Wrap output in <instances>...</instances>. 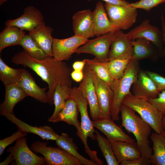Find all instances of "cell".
Returning <instances> with one entry per match:
<instances>
[{
  "label": "cell",
  "mask_w": 165,
  "mask_h": 165,
  "mask_svg": "<svg viewBox=\"0 0 165 165\" xmlns=\"http://www.w3.org/2000/svg\"><path fill=\"white\" fill-rule=\"evenodd\" d=\"M5 116L9 120L16 125L18 130L23 133H31L38 135L43 140H56L59 135L51 127L47 126H32L20 120L14 114H8Z\"/></svg>",
  "instance_id": "ac0fdd59"
},
{
  "label": "cell",
  "mask_w": 165,
  "mask_h": 165,
  "mask_svg": "<svg viewBox=\"0 0 165 165\" xmlns=\"http://www.w3.org/2000/svg\"><path fill=\"white\" fill-rule=\"evenodd\" d=\"M27 133H23L18 131L14 132L10 136L0 140V156H1L4 152L5 148L8 146L12 144L19 138L26 137Z\"/></svg>",
  "instance_id": "8d00e7d4"
},
{
  "label": "cell",
  "mask_w": 165,
  "mask_h": 165,
  "mask_svg": "<svg viewBox=\"0 0 165 165\" xmlns=\"http://www.w3.org/2000/svg\"><path fill=\"white\" fill-rule=\"evenodd\" d=\"M46 141H36L31 145V149L35 154L39 153L44 158L47 165H82L79 161L58 147L47 146Z\"/></svg>",
  "instance_id": "5b68a950"
},
{
  "label": "cell",
  "mask_w": 165,
  "mask_h": 165,
  "mask_svg": "<svg viewBox=\"0 0 165 165\" xmlns=\"http://www.w3.org/2000/svg\"><path fill=\"white\" fill-rule=\"evenodd\" d=\"M6 151L14 157L16 165H44L46 164L43 157L37 156L27 144L25 137L16 141L15 145L8 148Z\"/></svg>",
  "instance_id": "ba28073f"
},
{
  "label": "cell",
  "mask_w": 165,
  "mask_h": 165,
  "mask_svg": "<svg viewBox=\"0 0 165 165\" xmlns=\"http://www.w3.org/2000/svg\"><path fill=\"white\" fill-rule=\"evenodd\" d=\"M56 144L78 159L82 164L97 165L95 162L84 157L78 152V148L73 138L65 133H62L56 140Z\"/></svg>",
  "instance_id": "4316f807"
},
{
  "label": "cell",
  "mask_w": 165,
  "mask_h": 165,
  "mask_svg": "<svg viewBox=\"0 0 165 165\" xmlns=\"http://www.w3.org/2000/svg\"><path fill=\"white\" fill-rule=\"evenodd\" d=\"M88 40V38L75 35L64 39L54 38L52 45L53 57L61 61H68L78 48Z\"/></svg>",
  "instance_id": "30bf717a"
},
{
  "label": "cell",
  "mask_w": 165,
  "mask_h": 165,
  "mask_svg": "<svg viewBox=\"0 0 165 165\" xmlns=\"http://www.w3.org/2000/svg\"><path fill=\"white\" fill-rule=\"evenodd\" d=\"M161 30L163 39L165 45V21L163 14L161 16Z\"/></svg>",
  "instance_id": "ee69618b"
},
{
  "label": "cell",
  "mask_w": 165,
  "mask_h": 165,
  "mask_svg": "<svg viewBox=\"0 0 165 165\" xmlns=\"http://www.w3.org/2000/svg\"><path fill=\"white\" fill-rule=\"evenodd\" d=\"M86 60V63L91 71L101 80L110 85L113 80L109 75L105 62L98 61L95 58Z\"/></svg>",
  "instance_id": "e575fe53"
},
{
  "label": "cell",
  "mask_w": 165,
  "mask_h": 165,
  "mask_svg": "<svg viewBox=\"0 0 165 165\" xmlns=\"http://www.w3.org/2000/svg\"><path fill=\"white\" fill-rule=\"evenodd\" d=\"M24 31L13 26H6L0 33V53L9 46L20 45Z\"/></svg>",
  "instance_id": "484cf974"
},
{
  "label": "cell",
  "mask_w": 165,
  "mask_h": 165,
  "mask_svg": "<svg viewBox=\"0 0 165 165\" xmlns=\"http://www.w3.org/2000/svg\"><path fill=\"white\" fill-rule=\"evenodd\" d=\"M114 155L119 164L122 162L134 160L141 156L136 142L109 140Z\"/></svg>",
  "instance_id": "cb8c5ba5"
},
{
  "label": "cell",
  "mask_w": 165,
  "mask_h": 165,
  "mask_svg": "<svg viewBox=\"0 0 165 165\" xmlns=\"http://www.w3.org/2000/svg\"><path fill=\"white\" fill-rule=\"evenodd\" d=\"M162 126L163 131V133L165 134V116H164L163 117L162 120Z\"/></svg>",
  "instance_id": "bcb514c9"
},
{
  "label": "cell",
  "mask_w": 165,
  "mask_h": 165,
  "mask_svg": "<svg viewBox=\"0 0 165 165\" xmlns=\"http://www.w3.org/2000/svg\"><path fill=\"white\" fill-rule=\"evenodd\" d=\"M14 160L13 156L9 153L7 158L3 161L0 163V165H8L11 162Z\"/></svg>",
  "instance_id": "f6af8a7d"
},
{
  "label": "cell",
  "mask_w": 165,
  "mask_h": 165,
  "mask_svg": "<svg viewBox=\"0 0 165 165\" xmlns=\"http://www.w3.org/2000/svg\"><path fill=\"white\" fill-rule=\"evenodd\" d=\"M104 7L110 21L119 30L128 29L136 21L137 9L130 4L124 6L105 3Z\"/></svg>",
  "instance_id": "8992f818"
},
{
  "label": "cell",
  "mask_w": 165,
  "mask_h": 165,
  "mask_svg": "<svg viewBox=\"0 0 165 165\" xmlns=\"http://www.w3.org/2000/svg\"><path fill=\"white\" fill-rule=\"evenodd\" d=\"M71 77L76 82H80L82 81L83 78V71L74 70L71 73Z\"/></svg>",
  "instance_id": "60d3db41"
},
{
  "label": "cell",
  "mask_w": 165,
  "mask_h": 165,
  "mask_svg": "<svg viewBox=\"0 0 165 165\" xmlns=\"http://www.w3.org/2000/svg\"><path fill=\"white\" fill-rule=\"evenodd\" d=\"M131 59L117 58L105 62L109 75L113 80L118 79L123 76Z\"/></svg>",
  "instance_id": "d6a6232c"
},
{
  "label": "cell",
  "mask_w": 165,
  "mask_h": 165,
  "mask_svg": "<svg viewBox=\"0 0 165 165\" xmlns=\"http://www.w3.org/2000/svg\"><path fill=\"white\" fill-rule=\"evenodd\" d=\"M153 144L152 153L150 158L153 165H165V137L161 134L153 133L150 136Z\"/></svg>",
  "instance_id": "83f0119b"
},
{
  "label": "cell",
  "mask_w": 165,
  "mask_h": 165,
  "mask_svg": "<svg viewBox=\"0 0 165 165\" xmlns=\"http://www.w3.org/2000/svg\"><path fill=\"white\" fill-rule=\"evenodd\" d=\"M122 119L121 127L129 133L133 134L141 156L150 159L152 148L150 146L149 137L152 129L151 127L133 109L122 104L120 107Z\"/></svg>",
  "instance_id": "7a4b0ae2"
},
{
  "label": "cell",
  "mask_w": 165,
  "mask_h": 165,
  "mask_svg": "<svg viewBox=\"0 0 165 165\" xmlns=\"http://www.w3.org/2000/svg\"><path fill=\"white\" fill-rule=\"evenodd\" d=\"M116 32V37L110 47L108 61L117 58L131 59L133 52L132 39L121 30Z\"/></svg>",
  "instance_id": "4fadbf2b"
},
{
  "label": "cell",
  "mask_w": 165,
  "mask_h": 165,
  "mask_svg": "<svg viewBox=\"0 0 165 165\" xmlns=\"http://www.w3.org/2000/svg\"><path fill=\"white\" fill-rule=\"evenodd\" d=\"M116 31L106 33L93 39L89 40L85 44L78 48L75 53L78 54H91L94 55L95 58L98 61H108L110 47L116 37Z\"/></svg>",
  "instance_id": "52a82bcc"
},
{
  "label": "cell",
  "mask_w": 165,
  "mask_h": 165,
  "mask_svg": "<svg viewBox=\"0 0 165 165\" xmlns=\"http://www.w3.org/2000/svg\"><path fill=\"white\" fill-rule=\"evenodd\" d=\"M79 111L75 101L72 98H70L66 101L64 107L52 122H64L75 127L77 129V132H83L81 123L78 119Z\"/></svg>",
  "instance_id": "d4e9b609"
},
{
  "label": "cell",
  "mask_w": 165,
  "mask_h": 165,
  "mask_svg": "<svg viewBox=\"0 0 165 165\" xmlns=\"http://www.w3.org/2000/svg\"><path fill=\"white\" fill-rule=\"evenodd\" d=\"M151 164L150 159L141 156L139 158L134 160L123 161L120 164L121 165H149Z\"/></svg>",
  "instance_id": "ab89813d"
},
{
  "label": "cell",
  "mask_w": 165,
  "mask_h": 165,
  "mask_svg": "<svg viewBox=\"0 0 165 165\" xmlns=\"http://www.w3.org/2000/svg\"><path fill=\"white\" fill-rule=\"evenodd\" d=\"M114 121L112 119H101L92 123L94 127L101 131L109 140L135 142V140L125 133Z\"/></svg>",
  "instance_id": "d6986e66"
},
{
  "label": "cell",
  "mask_w": 165,
  "mask_h": 165,
  "mask_svg": "<svg viewBox=\"0 0 165 165\" xmlns=\"http://www.w3.org/2000/svg\"><path fill=\"white\" fill-rule=\"evenodd\" d=\"M53 31V28L46 26L44 22L29 31L28 35L47 57H53L52 45L54 38L52 36Z\"/></svg>",
  "instance_id": "ffe728a7"
},
{
  "label": "cell",
  "mask_w": 165,
  "mask_h": 165,
  "mask_svg": "<svg viewBox=\"0 0 165 165\" xmlns=\"http://www.w3.org/2000/svg\"><path fill=\"white\" fill-rule=\"evenodd\" d=\"M133 52L131 59L139 61L154 54V50L151 43L143 38L132 39Z\"/></svg>",
  "instance_id": "f546056e"
},
{
  "label": "cell",
  "mask_w": 165,
  "mask_h": 165,
  "mask_svg": "<svg viewBox=\"0 0 165 165\" xmlns=\"http://www.w3.org/2000/svg\"><path fill=\"white\" fill-rule=\"evenodd\" d=\"M146 72L160 92L165 90V77L155 72L148 71Z\"/></svg>",
  "instance_id": "f35d334b"
},
{
  "label": "cell",
  "mask_w": 165,
  "mask_h": 165,
  "mask_svg": "<svg viewBox=\"0 0 165 165\" xmlns=\"http://www.w3.org/2000/svg\"><path fill=\"white\" fill-rule=\"evenodd\" d=\"M11 61L14 64L21 65L31 69L47 83L49 88L47 92L48 103L51 105L53 104V94L57 85H65L72 88V70L63 61L53 57L36 59L24 50L16 54Z\"/></svg>",
  "instance_id": "6da1fadb"
},
{
  "label": "cell",
  "mask_w": 165,
  "mask_h": 165,
  "mask_svg": "<svg viewBox=\"0 0 165 165\" xmlns=\"http://www.w3.org/2000/svg\"><path fill=\"white\" fill-rule=\"evenodd\" d=\"M23 68L15 69L8 65L0 57V79L4 85L17 83L20 80Z\"/></svg>",
  "instance_id": "4dcf8cb0"
},
{
  "label": "cell",
  "mask_w": 165,
  "mask_h": 165,
  "mask_svg": "<svg viewBox=\"0 0 165 165\" xmlns=\"http://www.w3.org/2000/svg\"><path fill=\"white\" fill-rule=\"evenodd\" d=\"M93 13L94 33L97 37L109 32L119 30L110 21L104 5L101 2H99L96 4Z\"/></svg>",
  "instance_id": "603a6c76"
},
{
  "label": "cell",
  "mask_w": 165,
  "mask_h": 165,
  "mask_svg": "<svg viewBox=\"0 0 165 165\" xmlns=\"http://www.w3.org/2000/svg\"><path fill=\"white\" fill-rule=\"evenodd\" d=\"M96 140L108 165H119L113 152L111 144L107 138L95 131Z\"/></svg>",
  "instance_id": "1f68e13d"
},
{
  "label": "cell",
  "mask_w": 165,
  "mask_h": 165,
  "mask_svg": "<svg viewBox=\"0 0 165 165\" xmlns=\"http://www.w3.org/2000/svg\"><path fill=\"white\" fill-rule=\"evenodd\" d=\"M165 2V0H140L138 2L130 4V5L137 9H141L149 11L153 7Z\"/></svg>",
  "instance_id": "d590c367"
},
{
  "label": "cell",
  "mask_w": 165,
  "mask_h": 165,
  "mask_svg": "<svg viewBox=\"0 0 165 165\" xmlns=\"http://www.w3.org/2000/svg\"><path fill=\"white\" fill-rule=\"evenodd\" d=\"M139 71L138 61L131 59L123 76L113 80L110 85L114 93L111 114L114 120H119L120 106L125 97L131 93L130 88L137 79Z\"/></svg>",
  "instance_id": "3957f363"
},
{
  "label": "cell",
  "mask_w": 165,
  "mask_h": 165,
  "mask_svg": "<svg viewBox=\"0 0 165 165\" xmlns=\"http://www.w3.org/2000/svg\"><path fill=\"white\" fill-rule=\"evenodd\" d=\"M70 98L76 102L81 117V127L84 134L87 137L95 140V130L92 121L90 119L87 111L88 101L78 87L72 88L70 92Z\"/></svg>",
  "instance_id": "5bb4252c"
},
{
  "label": "cell",
  "mask_w": 165,
  "mask_h": 165,
  "mask_svg": "<svg viewBox=\"0 0 165 165\" xmlns=\"http://www.w3.org/2000/svg\"><path fill=\"white\" fill-rule=\"evenodd\" d=\"M71 89L65 85H58L56 86L53 97L55 109L52 115L48 118V122H52L64 107L66 101L70 98V92Z\"/></svg>",
  "instance_id": "f1b7e54d"
},
{
  "label": "cell",
  "mask_w": 165,
  "mask_h": 165,
  "mask_svg": "<svg viewBox=\"0 0 165 165\" xmlns=\"http://www.w3.org/2000/svg\"><path fill=\"white\" fill-rule=\"evenodd\" d=\"M162 135H163L164 137H165V134L164 133H163L162 134Z\"/></svg>",
  "instance_id": "c3c4849f"
},
{
  "label": "cell",
  "mask_w": 165,
  "mask_h": 165,
  "mask_svg": "<svg viewBox=\"0 0 165 165\" xmlns=\"http://www.w3.org/2000/svg\"><path fill=\"white\" fill-rule=\"evenodd\" d=\"M132 39L143 38L149 41L159 49H162L163 42L161 30L157 27L150 24L149 20L143 21L127 33Z\"/></svg>",
  "instance_id": "2e32d148"
},
{
  "label": "cell",
  "mask_w": 165,
  "mask_h": 165,
  "mask_svg": "<svg viewBox=\"0 0 165 165\" xmlns=\"http://www.w3.org/2000/svg\"><path fill=\"white\" fill-rule=\"evenodd\" d=\"M93 80L100 112V119H111L114 93L110 86L100 79L93 72Z\"/></svg>",
  "instance_id": "8fae6325"
},
{
  "label": "cell",
  "mask_w": 165,
  "mask_h": 165,
  "mask_svg": "<svg viewBox=\"0 0 165 165\" xmlns=\"http://www.w3.org/2000/svg\"><path fill=\"white\" fill-rule=\"evenodd\" d=\"M162 114L165 116V90L162 91L156 98L148 101Z\"/></svg>",
  "instance_id": "74e56055"
},
{
  "label": "cell",
  "mask_w": 165,
  "mask_h": 165,
  "mask_svg": "<svg viewBox=\"0 0 165 165\" xmlns=\"http://www.w3.org/2000/svg\"><path fill=\"white\" fill-rule=\"evenodd\" d=\"M122 104L138 113L155 132L161 134L163 133V116L161 113L148 101L138 98L131 93L125 97Z\"/></svg>",
  "instance_id": "277c9868"
},
{
  "label": "cell",
  "mask_w": 165,
  "mask_h": 165,
  "mask_svg": "<svg viewBox=\"0 0 165 165\" xmlns=\"http://www.w3.org/2000/svg\"><path fill=\"white\" fill-rule=\"evenodd\" d=\"M75 35L88 38L95 36L93 12L90 9L78 11L72 17Z\"/></svg>",
  "instance_id": "9a60e30c"
},
{
  "label": "cell",
  "mask_w": 165,
  "mask_h": 165,
  "mask_svg": "<svg viewBox=\"0 0 165 165\" xmlns=\"http://www.w3.org/2000/svg\"><path fill=\"white\" fill-rule=\"evenodd\" d=\"M20 45L23 47L24 50L35 59L41 60L47 57L28 34H25L24 36Z\"/></svg>",
  "instance_id": "836d02e7"
},
{
  "label": "cell",
  "mask_w": 165,
  "mask_h": 165,
  "mask_svg": "<svg viewBox=\"0 0 165 165\" xmlns=\"http://www.w3.org/2000/svg\"><path fill=\"white\" fill-rule=\"evenodd\" d=\"M86 63V60L81 61H77L74 63L72 68L74 70L83 71V69Z\"/></svg>",
  "instance_id": "b9f144b4"
},
{
  "label": "cell",
  "mask_w": 165,
  "mask_h": 165,
  "mask_svg": "<svg viewBox=\"0 0 165 165\" xmlns=\"http://www.w3.org/2000/svg\"><path fill=\"white\" fill-rule=\"evenodd\" d=\"M27 96H30L40 102H48L46 88H41L35 82L31 74L23 69L21 77L17 83Z\"/></svg>",
  "instance_id": "44dd1931"
},
{
  "label": "cell",
  "mask_w": 165,
  "mask_h": 165,
  "mask_svg": "<svg viewBox=\"0 0 165 165\" xmlns=\"http://www.w3.org/2000/svg\"><path fill=\"white\" fill-rule=\"evenodd\" d=\"M132 89L134 95L148 101L156 97L160 92L146 72L142 71H139Z\"/></svg>",
  "instance_id": "e0dca14e"
},
{
  "label": "cell",
  "mask_w": 165,
  "mask_h": 165,
  "mask_svg": "<svg viewBox=\"0 0 165 165\" xmlns=\"http://www.w3.org/2000/svg\"><path fill=\"white\" fill-rule=\"evenodd\" d=\"M90 1L93 0H87ZM108 4L118 6H127L130 3L124 0H101Z\"/></svg>",
  "instance_id": "7bdbcfd3"
},
{
  "label": "cell",
  "mask_w": 165,
  "mask_h": 165,
  "mask_svg": "<svg viewBox=\"0 0 165 165\" xmlns=\"http://www.w3.org/2000/svg\"><path fill=\"white\" fill-rule=\"evenodd\" d=\"M83 71V78L78 88L88 101L93 120H97L100 119V112L93 80L92 71L86 63Z\"/></svg>",
  "instance_id": "9c48e42d"
},
{
  "label": "cell",
  "mask_w": 165,
  "mask_h": 165,
  "mask_svg": "<svg viewBox=\"0 0 165 165\" xmlns=\"http://www.w3.org/2000/svg\"><path fill=\"white\" fill-rule=\"evenodd\" d=\"M44 17L40 10L33 6H29L24 9L20 17L13 20H8L6 26H13L30 31L44 22Z\"/></svg>",
  "instance_id": "7c38bea8"
},
{
  "label": "cell",
  "mask_w": 165,
  "mask_h": 165,
  "mask_svg": "<svg viewBox=\"0 0 165 165\" xmlns=\"http://www.w3.org/2000/svg\"><path fill=\"white\" fill-rule=\"evenodd\" d=\"M27 96L17 83L5 86V97L0 105V115L5 116L9 113L13 114V109L15 105Z\"/></svg>",
  "instance_id": "7402d4cb"
},
{
  "label": "cell",
  "mask_w": 165,
  "mask_h": 165,
  "mask_svg": "<svg viewBox=\"0 0 165 165\" xmlns=\"http://www.w3.org/2000/svg\"><path fill=\"white\" fill-rule=\"evenodd\" d=\"M8 0H0V5H2L3 4L7 2Z\"/></svg>",
  "instance_id": "7dc6e473"
}]
</instances>
